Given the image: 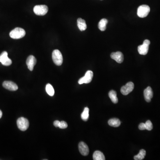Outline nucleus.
Returning <instances> with one entry per match:
<instances>
[{"label": "nucleus", "instance_id": "nucleus-15", "mask_svg": "<svg viewBox=\"0 0 160 160\" xmlns=\"http://www.w3.org/2000/svg\"><path fill=\"white\" fill-rule=\"evenodd\" d=\"M77 26L80 31H85L87 28L86 21L82 18H79L77 20Z\"/></svg>", "mask_w": 160, "mask_h": 160}, {"label": "nucleus", "instance_id": "nucleus-11", "mask_svg": "<svg viewBox=\"0 0 160 160\" xmlns=\"http://www.w3.org/2000/svg\"><path fill=\"white\" fill-rule=\"evenodd\" d=\"M111 58L114 60L118 63H122L124 61V56L122 52L118 51L112 53L110 55Z\"/></svg>", "mask_w": 160, "mask_h": 160}, {"label": "nucleus", "instance_id": "nucleus-7", "mask_svg": "<svg viewBox=\"0 0 160 160\" xmlns=\"http://www.w3.org/2000/svg\"><path fill=\"white\" fill-rule=\"evenodd\" d=\"M150 42L149 40H145L143 42V44L138 47V51L140 54L145 55L147 54L149 51V46Z\"/></svg>", "mask_w": 160, "mask_h": 160}, {"label": "nucleus", "instance_id": "nucleus-9", "mask_svg": "<svg viewBox=\"0 0 160 160\" xmlns=\"http://www.w3.org/2000/svg\"><path fill=\"white\" fill-rule=\"evenodd\" d=\"M134 87V85L133 82H128L125 86H123L122 87L121 89V93L123 95H128L133 90Z\"/></svg>", "mask_w": 160, "mask_h": 160}, {"label": "nucleus", "instance_id": "nucleus-14", "mask_svg": "<svg viewBox=\"0 0 160 160\" xmlns=\"http://www.w3.org/2000/svg\"><path fill=\"white\" fill-rule=\"evenodd\" d=\"M144 95L146 102H151L152 98L153 97V91L150 87H148L146 89L144 90Z\"/></svg>", "mask_w": 160, "mask_h": 160}, {"label": "nucleus", "instance_id": "nucleus-5", "mask_svg": "<svg viewBox=\"0 0 160 160\" xmlns=\"http://www.w3.org/2000/svg\"><path fill=\"white\" fill-rule=\"evenodd\" d=\"M48 11V6L45 5H37L33 8L34 13L39 16H44L47 13Z\"/></svg>", "mask_w": 160, "mask_h": 160}, {"label": "nucleus", "instance_id": "nucleus-12", "mask_svg": "<svg viewBox=\"0 0 160 160\" xmlns=\"http://www.w3.org/2000/svg\"><path fill=\"white\" fill-rule=\"evenodd\" d=\"M37 63L36 58L33 55H30L27 58L26 60V65L30 71L33 70L34 66Z\"/></svg>", "mask_w": 160, "mask_h": 160}, {"label": "nucleus", "instance_id": "nucleus-20", "mask_svg": "<svg viewBox=\"0 0 160 160\" xmlns=\"http://www.w3.org/2000/svg\"><path fill=\"white\" fill-rule=\"evenodd\" d=\"M146 155V151L145 150H141L139 153L137 155L134 157V159L135 160H142L144 159Z\"/></svg>", "mask_w": 160, "mask_h": 160}, {"label": "nucleus", "instance_id": "nucleus-3", "mask_svg": "<svg viewBox=\"0 0 160 160\" xmlns=\"http://www.w3.org/2000/svg\"><path fill=\"white\" fill-rule=\"evenodd\" d=\"M150 9L149 6L146 5H143L140 6L138 9V16L141 18H144L148 16L150 13Z\"/></svg>", "mask_w": 160, "mask_h": 160}, {"label": "nucleus", "instance_id": "nucleus-2", "mask_svg": "<svg viewBox=\"0 0 160 160\" xmlns=\"http://www.w3.org/2000/svg\"><path fill=\"white\" fill-rule=\"evenodd\" d=\"M52 59L54 64L58 66H60L63 63V59L62 54L58 49H55L53 51L52 53Z\"/></svg>", "mask_w": 160, "mask_h": 160}, {"label": "nucleus", "instance_id": "nucleus-13", "mask_svg": "<svg viewBox=\"0 0 160 160\" xmlns=\"http://www.w3.org/2000/svg\"><path fill=\"white\" fill-rule=\"evenodd\" d=\"M79 151L83 156H87L89 154V147L84 142H81L78 145Z\"/></svg>", "mask_w": 160, "mask_h": 160}, {"label": "nucleus", "instance_id": "nucleus-4", "mask_svg": "<svg viewBox=\"0 0 160 160\" xmlns=\"http://www.w3.org/2000/svg\"><path fill=\"white\" fill-rule=\"evenodd\" d=\"M17 127L21 131H26L29 127V122L28 120L26 118L23 117L19 118L17 119Z\"/></svg>", "mask_w": 160, "mask_h": 160}, {"label": "nucleus", "instance_id": "nucleus-10", "mask_svg": "<svg viewBox=\"0 0 160 160\" xmlns=\"http://www.w3.org/2000/svg\"><path fill=\"white\" fill-rule=\"evenodd\" d=\"M3 87L10 91H16L18 90V88L17 84L11 81H5L3 83Z\"/></svg>", "mask_w": 160, "mask_h": 160}, {"label": "nucleus", "instance_id": "nucleus-24", "mask_svg": "<svg viewBox=\"0 0 160 160\" xmlns=\"http://www.w3.org/2000/svg\"><path fill=\"white\" fill-rule=\"evenodd\" d=\"M67 127H68V125H67V123L65 121H61V122H60L58 127L61 129H65L67 128Z\"/></svg>", "mask_w": 160, "mask_h": 160}, {"label": "nucleus", "instance_id": "nucleus-6", "mask_svg": "<svg viewBox=\"0 0 160 160\" xmlns=\"http://www.w3.org/2000/svg\"><path fill=\"white\" fill-rule=\"evenodd\" d=\"M93 74L92 71L89 70L86 72V74L83 77L80 78L78 81V83L80 85L81 84H88L90 83L93 78Z\"/></svg>", "mask_w": 160, "mask_h": 160}, {"label": "nucleus", "instance_id": "nucleus-21", "mask_svg": "<svg viewBox=\"0 0 160 160\" xmlns=\"http://www.w3.org/2000/svg\"><path fill=\"white\" fill-rule=\"evenodd\" d=\"M89 109L88 107L85 108L83 113H81V118L83 121H87L89 118Z\"/></svg>", "mask_w": 160, "mask_h": 160}, {"label": "nucleus", "instance_id": "nucleus-17", "mask_svg": "<svg viewBox=\"0 0 160 160\" xmlns=\"http://www.w3.org/2000/svg\"><path fill=\"white\" fill-rule=\"evenodd\" d=\"M108 20L105 18H103L98 23V28L102 31H104L106 29Z\"/></svg>", "mask_w": 160, "mask_h": 160}, {"label": "nucleus", "instance_id": "nucleus-26", "mask_svg": "<svg viewBox=\"0 0 160 160\" xmlns=\"http://www.w3.org/2000/svg\"><path fill=\"white\" fill-rule=\"evenodd\" d=\"M60 122L59 121H55L54 122V125L56 127H58L59 124Z\"/></svg>", "mask_w": 160, "mask_h": 160}, {"label": "nucleus", "instance_id": "nucleus-19", "mask_svg": "<svg viewBox=\"0 0 160 160\" xmlns=\"http://www.w3.org/2000/svg\"><path fill=\"white\" fill-rule=\"evenodd\" d=\"M109 98L113 103L117 104L118 102V97H117V93L114 90H111L109 93Z\"/></svg>", "mask_w": 160, "mask_h": 160}, {"label": "nucleus", "instance_id": "nucleus-18", "mask_svg": "<svg viewBox=\"0 0 160 160\" xmlns=\"http://www.w3.org/2000/svg\"><path fill=\"white\" fill-rule=\"evenodd\" d=\"M108 124L112 127H118L120 125L121 122L119 119L118 118H112L108 121Z\"/></svg>", "mask_w": 160, "mask_h": 160}, {"label": "nucleus", "instance_id": "nucleus-27", "mask_svg": "<svg viewBox=\"0 0 160 160\" xmlns=\"http://www.w3.org/2000/svg\"><path fill=\"white\" fill-rule=\"evenodd\" d=\"M2 116V112L1 110H0V119L1 118Z\"/></svg>", "mask_w": 160, "mask_h": 160}, {"label": "nucleus", "instance_id": "nucleus-16", "mask_svg": "<svg viewBox=\"0 0 160 160\" xmlns=\"http://www.w3.org/2000/svg\"><path fill=\"white\" fill-rule=\"evenodd\" d=\"M93 159L94 160H105V156L100 151H96L93 154Z\"/></svg>", "mask_w": 160, "mask_h": 160}, {"label": "nucleus", "instance_id": "nucleus-25", "mask_svg": "<svg viewBox=\"0 0 160 160\" xmlns=\"http://www.w3.org/2000/svg\"><path fill=\"white\" fill-rule=\"evenodd\" d=\"M138 128L140 130H145V129H146L145 123H141L139 125Z\"/></svg>", "mask_w": 160, "mask_h": 160}, {"label": "nucleus", "instance_id": "nucleus-22", "mask_svg": "<svg viewBox=\"0 0 160 160\" xmlns=\"http://www.w3.org/2000/svg\"><path fill=\"white\" fill-rule=\"evenodd\" d=\"M46 92L49 96H53L54 94V90L52 85L50 84H47L45 87Z\"/></svg>", "mask_w": 160, "mask_h": 160}, {"label": "nucleus", "instance_id": "nucleus-8", "mask_svg": "<svg viewBox=\"0 0 160 160\" xmlns=\"http://www.w3.org/2000/svg\"><path fill=\"white\" fill-rule=\"evenodd\" d=\"M0 62L5 66H10L11 65L12 61L8 57L7 52L4 51L0 55Z\"/></svg>", "mask_w": 160, "mask_h": 160}, {"label": "nucleus", "instance_id": "nucleus-23", "mask_svg": "<svg viewBox=\"0 0 160 160\" xmlns=\"http://www.w3.org/2000/svg\"><path fill=\"white\" fill-rule=\"evenodd\" d=\"M145 128H146V129L149 131H150L152 129H153V125L152 123L151 122L150 120L147 121L145 123Z\"/></svg>", "mask_w": 160, "mask_h": 160}, {"label": "nucleus", "instance_id": "nucleus-28", "mask_svg": "<svg viewBox=\"0 0 160 160\" xmlns=\"http://www.w3.org/2000/svg\"><path fill=\"white\" fill-rule=\"evenodd\" d=\"M101 1H102V0H101Z\"/></svg>", "mask_w": 160, "mask_h": 160}, {"label": "nucleus", "instance_id": "nucleus-1", "mask_svg": "<svg viewBox=\"0 0 160 160\" xmlns=\"http://www.w3.org/2000/svg\"><path fill=\"white\" fill-rule=\"evenodd\" d=\"M26 31L21 28H16L12 30L10 33V36L12 38L14 39H18L25 37Z\"/></svg>", "mask_w": 160, "mask_h": 160}]
</instances>
